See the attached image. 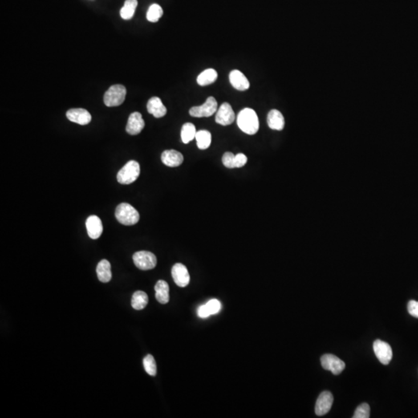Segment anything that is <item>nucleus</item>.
I'll use <instances>...</instances> for the list:
<instances>
[{
  "label": "nucleus",
  "mask_w": 418,
  "mask_h": 418,
  "mask_svg": "<svg viewBox=\"0 0 418 418\" xmlns=\"http://www.w3.org/2000/svg\"><path fill=\"white\" fill-rule=\"evenodd\" d=\"M163 13H164V11H163V9L160 5L156 3L153 4L149 7L148 11L147 13V21L151 22H157L161 18Z\"/></svg>",
  "instance_id": "bb28decb"
},
{
  "label": "nucleus",
  "mask_w": 418,
  "mask_h": 418,
  "mask_svg": "<svg viewBox=\"0 0 418 418\" xmlns=\"http://www.w3.org/2000/svg\"><path fill=\"white\" fill-rule=\"evenodd\" d=\"M147 111L155 118L164 117L167 114V108L158 97H153L147 102Z\"/></svg>",
  "instance_id": "a211bd4d"
},
{
  "label": "nucleus",
  "mask_w": 418,
  "mask_h": 418,
  "mask_svg": "<svg viewBox=\"0 0 418 418\" xmlns=\"http://www.w3.org/2000/svg\"><path fill=\"white\" fill-rule=\"evenodd\" d=\"M172 277L175 284L180 287H185L190 283V275L188 269L181 264H176L172 268Z\"/></svg>",
  "instance_id": "9b49d317"
},
{
  "label": "nucleus",
  "mask_w": 418,
  "mask_h": 418,
  "mask_svg": "<svg viewBox=\"0 0 418 418\" xmlns=\"http://www.w3.org/2000/svg\"><path fill=\"white\" fill-rule=\"evenodd\" d=\"M334 398L329 391H324L318 396L315 405V414L318 416H323L329 412L332 406Z\"/></svg>",
  "instance_id": "9d476101"
},
{
  "label": "nucleus",
  "mask_w": 418,
  "mask_h": 418,
  "mask_svg": "<svg viewBox=\"0 0 418 418\" xmlns=\"http://www.w3.org/2000/svg\"><path fill=\"white\" fill-rule=\"evenodd\" d=\"M237 124L240 130L248 135H254L260 128L257 112L250 108H245L240 111L237 116Z\"/></svg>",
  "instance_id": "f257e3e1"
},
{
  "label": "nucleus",
  "mask_w": 418,
  "mask_h": 418,
  "mask_svg": "<svg viewBox=\"0 0 418 418\" xmlns=\"http://www.w3.org/2000/svg\"><path fill=\"white\" fill-rule=\"evenodd\" d=\"M196 128L195 125L191 123H187L183 125L182 129H181V132H180V136L182 142L185 144L192 141L194 139H195L196 136Z\"/></svg>",
  "instance_id": "a878e982"
},
{
  "label": "nucleus",
  "mask_w": 418,
  "mask_h": 418,
  "mask_svg": "<svg viewBox=\"0 0 418 418\" xmlns=\"http://www.w3.org/2000/svg\"><path fill=\"white\" fill-rule=\"evenodd\" d=\"M195 139L200 150H206L210 147L212 143V134L208 130H200L196 133Z\"/></svg>",
  "instance_id": "393cba45"
},
{
  "label": "nucleus",
  "mask_w": 418,
  "mask_h": 418,
  "mask_svg": "<svg viewBox=\"0 0 418 418\" xmlns=\"http://www.w3.org/2000/svg\"><path fill=\"white\" fill-rule=\"evenodd\" d=\"M321 363L325 370H330L334 375L340 374L346 367V364L339 358L331 354H325L321 358Z\"/></svg>",
  "instance_id": "0eeeda50"
},
{
  "label": "nucleus",
  "mask_w": 418,
  "mask_h": 418,
  "mask_svg": "<svg viewBox=\"0 0 418 418\" xmlns=\"http://www.w3.org/2000/svg\"><path fill=\"white\" fill-rule=\"evenodd\" d=\"M374 350L375 356L383 365H388L392 359V349L390 345L383 341L375 340L374 342Z\"/></svg>",
  "instance_id": "6e6552de"
},
{
  "label": "nucleus",
  "mask_w": 418,
  "mask_h": 418,
  "mask_svg": "<svg viewBox=\"0 0 418 418\" xmlns=\"http://www.w3.org/2000/svg\"><path fill=\"white\" fill-rule=\"evenodd\" d=\"M148 304V296L145 292L138 290L132 295L131 305L135 310H143Z\"/></svg>",
  "instance_id": "5701e85b"
},
{
  "label": "nucleus",
  "mask_w": 418,
  "mask_h": 418,
  "mask_svg": "<svg viewBox=\"0 0 418 418\" xmlns=\"http://www.w3.org/2000/svg\"><path fill=\"white\" fill-rule=\"evenodd\" d=\"M127 88L122 85L111 86L104 95V103L108 107L119 106L124 102Z\"/></svg>",
  "instance_id": "20e7f679"
},
{
  "label": "nucleus",
  "mask_w": 418,
  "mask_h": 418,
  "mask_svg": "<svg viewBox=\"0 0 418 418\" xmlns=\"http://www.w3.org/2000/svg\"><path fill=\"white\" fill-rule=\"evenodd\" d=\"M247 163V156L243 154L234 155L232 153L226 152L222 156V164L227 168H240Z\"/></svg>",
  "instance_id": "f8f14e48"
},
{
  "label": "nucleus",
  "mask_w": 418,
  "mask_h": 418,
  "mask_svg": "<svg viewBox=\"0 0 418 418\" xmlns=\"http://www.w3.org/2000/svg\"><path fill=\"white\" fill-rule=\"evenodd\" d=\"M370 416V407L368 403H363L355 410L353 418H369Z\"/></svg>",
  "instance_id": "c85d7f7f"
},
{
  "label": "nucleus",
  "mask_w": 418,
  "mask_h": 418,
  "mask_svg": "<svg viewBox=\"0 0 418 418\" xmlns=\"http://www.w3.org/2000/svg\"><path fill=\"white\" fill-rule=\"evenodd\" d=\"M137 0H126L124 6L120 9V16L125 21L131 20L137 7Z\"/></svg>",
  "instance_id": "b1692460"
},
{
  "label": "nucleus",
  "mask_w": 418,
  "mask_h": 418,
  "mask_svg": "<svg viewBox=\"0 0 418 418\" xmlns=\"http://www.w3.org/2000/svg\"><path fill=\"white\" fill-rule=\"evenodd\" d=\"M67 119L72 123L79 125H88L91 122V115L89 111L85 109H71L66 113Z\"/></svg>",
  "instance_id": "4468645a"
},
{
  "label": "nucleus",
  "mask_w": 418,
  "mask_h": 418,
  "mask_svg": "<svg viewBox=\"0 0 418 418\" xmlns=\"http://www.w3.org/2000/svg\"><path fill=\"white\" fill-rule=\"evenodd\" d=\"M229 82L232 87L239 91H245L250 86L249 80L243 73L239 70H233L229 74Z\"/></svg>",
  "instance_id": "dca6fc26"
},
{
  "label": "nucleus",
  "mask_w": 418,
  "mask_h": 418,
  "mask_svg": "<svg viewBox=\"0 0 418 418\" xmlns=\"http://www.w3.org/2000/svg\"><path fill=\"white\" fill-rule=\"evenodd\" d=\"M161 160L167 167H176L180 166L184 161L182 154L175 150H168L163 152Z\"/></svg>",
  "instance_id": "f3484780"
},
{
  "label": "nucleus",
  "mask_w": 418,
  "mask_h": 418,
  "mask_svg": "<svg viewBox=\"0 0 418 418\" xmlns=\"http://www.w3.org/2000/svg\"><path fill=\"white\" fill-rule=\"evenodd\" d=\"M236 119L234 111L232 106L228 102H224L216 113V122L221 126H229L232 124Z\"/></svg>",
  "instance_id": "1a4fd4ad"
},
{
  "label": "nucleus",
  "mask_w": 418,
  "mask_h": 418,
  "mask_svg": "<svg viewBox=\"0 0 418 418\" xmlns=\"http://www.w3.org/2000/svg\"><path fill=\"white\" fill-rule=\"evenodd\" d=\"M115 218L124 225H133L139 221V214L128 203H121L115 209Z\"/></svg>",
  "instance_id": "f03ea898"
},
{
  "label": "nucleus",
  "mask_w": 418,
  "mask_h": 418,
  "mask_svg": "<svg viewBox=\"0 0 418 418\" xmlns=\"http://www.w3.org/2000/svg\"><path fill=\"white\" fill-rule=\"evenodd\" d=\"M86 229L90 238L92 240L99 239L103 232V226L100 219L96 216H89L86 220Z\"/></svg>",
  "instance_id": "2eb2a0df"
},
{
  "label": "nucleus",
  "mask_w": 418,
  "mask_h": 418,
  "mask_svg": "<svg viewBox=\"0 0 418 418\" xmlns=\"http://www.w3.org/2000/svg\"><path fill=\"white\" fill-rule=\"evenodd\" d=\"M205 305L208 308V311L210 313L211 315L218 314L221 310V302L217 299L210 300L208 303L205 304Z\"/></svg>",
  "instance_id": "c756f323"
},
{
  "label": "nucleus",
  "mask_w": 418,
  "mask_h": 418,
  "mask_svg": "<svg viewBox=\"0 0 418 418\" xmlns=\"http://www.w3.org/2000/svg\"><path fill=\"white\" fill-rule=\"evenodd\" d=\"M156 299L160 304L165 305L170 300L169 285L166 281H159L155 285Z\"/></svg>",
  "instance_id": "aec40b11"
},
{
  "label": "nucleus",
  "mask_w": 418,
  "mask_h": 418,
  "mask_svg": "<svg viewBox=\"0 0 418 418\" xmlns=\"http://www.w3.org/2000/svg\"><path fill=\"white\" fill-rule=\"evenodd\" d=\"M409 314L418 318V301H410L407 305Z\"/></svg>",
  "instance_id": "7c9ffc66"
},
{
  "label": "nucleus",
  "mask_w": 418,
  "mask_h": 418,
  "mask_svg": "<svg viewBox=\"0 0 418 418\" xmlns=\"http://www.w3.org/2000/svg\"><path fill=\"white\" fill-rule=\"evenodd\" d=\"M132 260L136 267L142 270L154 269L157 262L156 256L148 251L136 252L132 256Z\"/></svg>",
  "instance_id": "423d86ee"
},
{
  "label": "nucleus",
  "mask_w": 418,
  "mask_h": 418,
  "mask_svg": "<svg viewBox=\"0 0 418 418\" xmlns=\"http://www.w3.org/2000/svg\"><path fill=\"white\" fill-rule=\"evenodd\" d=\"M140 175V166L138 162L130 160L118 172L117 180L121 184H130L136 181Z\"/></svg>",
  "instance_id": "7ed1b4c3"
},
{
  "label": "nucleus",
  "mask_w": 418,
  "mask_h": 418,
  "mask_svg": "<svg viewBox=\"0 0 418 418\" xmlns=\"http://www.w3.org/2000/svg\"><path fill=\"white\" fill-rule=\"evenodd\" d=\"M198 315L201 318H206L211 316L206 305H201V306L199 307L198 309Z\"/></svg>",
  "instance_id": "2f4dec72"
},
{
  "label": "nucleus",
  "mask_w": 418,
  "mask_h": 418,
  "mask_svg": "<svg viewBox=\"0 0 418 418\" xmlns=\"http://www.w3.org/2000/svg\"><path fill=\"white\" fill-rule=\"evenodd\" d=\"M217 78V71L215 69L208 68L199 74L197 78V82L199 86H207L216 82Z\"/></svg>",
  "instance_id": "4be33fe9"
},
{
  "label": "nucleus",
  "mask_w": 418,
  "mask_h": 418,
  "mask_svg": "<svg viewBox=\"0 0 418 418\" xmlns=\"http://www.w3.org/2000/svg\"><path fill=\"white\" fill-rule=\"evenodd\" d=\"M267 124L269 128L274 130H282L285 128V121L284 115L277 110H272L267 115Z\"/></svg>",
  "instance_id": "6ab92c4d"
},
{
  "label": "nucleus",
  "mask_w": 418,
  "mask_h": 418,
  "mask_svg": "<svg viewBox=\"0 0 418 418\" xmlns=\"http://www.w3.org/2000/svg\"><path fill=\"white\" fill-rule=\"evenodd\" d=\"M96 272L98 278L101 282L108 283L111 281V264L108 260H101L97 266Z\"/></svg>",
  "instance_id": "412c9836"
},
{
  "label": "nucleus",
  "mask_w": 418,
  "mask_h": 418,
  "mask_svg": "<svg viewBox=\"0 0 418 418\" xmlns=\"http://www.w3.org/2000/svg\"><path fill=\"white\" fill-rule=\"evenodd\" d=\"M218 109V102L214 97H208L204 104L200 106H194L190 109L189 114L193 117H210L216 113Z\"/></svg>",
  "instance_id": "39448f33"
},
{
  "label": "nucleus",
  "mask_w": 418,
  "mask_h": 418,
  "mask_svg": "<svg viewBox=\"0 0 418 418\" xmlns=\"http://www.w3.org/2000/svg\"><path fill=\"white\" fill-rule=\"evenodd\" d=\"M144 127H145V122L143 120L141 114L138 111H135L130 115L126 130L129 134L134 136L140 133Z\"/></svg>",
  "instance_id": "ddd939ff"
},
{
  "label": "nucleus",
  "mask_w": 418,
  "mask_h": 418,
  "mask_svg": "<svg viewBox=\"0 0 418 418\" xmlns=\"http://www.w3.org/2000/svg\"><path fill=\"white\" fill-rule=\"evenodd\" d=\"M143 366L146 372L150 375L154 376L156 374V364L154 358L151 355H147L143 359Z\"/></svg>",
  "instance_id": "cd10ccee"
}]
</instances>
